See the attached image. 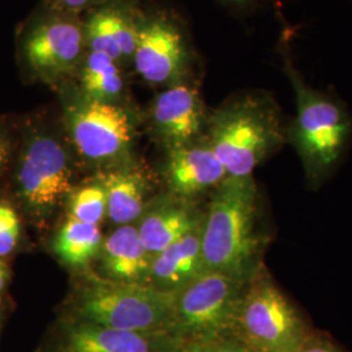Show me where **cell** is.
<instances>
[{"label":"cell","mask_w":352,"mask_h":352,"mask_svg":"<svg viewBox=\"0 0 352 352\" xmlns=\"http://www.w3.org/2000/svg\"><path fill=\"white\" fill-rule=\"evenodd\" d=\"M295 30L283 21L278 39L282 71L295 96V116L287 122V145L302 162L308 187L320 188L338 168L352 142V113L330 91L309 85L295 64Z\"/></svg>","instance_id":"6da1fadb"},{"label":"cell","mask_w":352,"mask_h":352,"mask_svg":"<svg viewBox=\"0 0 352 352\" xmlns=\"http://www.w3.org/2000/svg\"><path fill=\"white\" fill-rule=\"evenodd\" d=\"M253 176L226 180L210 195L202 219L205 270L250 279L264 265L270 235Z\"/></svg>","instance_id":"7a4b0ae2"},{"label":"cell","mask_w":352,"mask_h":352,"mask_svg":"<svg viewBox=\"0 0 352 352\" xmlns=\"http://www.w3.org/2000/svg\"><path fill=\"white\" fill-rule=\"evenodd\" d=\"M206 138L228 176L247 177L287 145V120L270 91L244 90L209 113Z\"/></svg>","instance_id":"3957f363"},{"label":"cell","mask_w":352,"mask_h":352,"mask_svg":"<svg viewBox=\"0 0 352 352\" xmlns=\"http://www.w3.org/2000/svg\"><path fill=\"white\" fill-rule=\"evenodd\" d=\"M175 292L149 283L93 279L78 291L68 318L128 331L171 333Z\"/></svg>","instance_id":"277c9868"},{"label":"cell","mask_w":352,"mask_h":352,"mask_svg":"<svg viewBox=\"0 0 352 352\" xmlns=\"http://www.w3.org/2000/svg\"><path fill=\"white\" fill-rule=\"evenodd\" d=\"M312 327L261 265L240 296L231 336L253 352H296Z\"/></svg>","instance_id":"5b68a950"},{"label":"cell","mask_w":352,"mask_h":352,"mask_svg":"<svg viewBox=\"0 0 352 352\" xmlns=\"http://www.w3.org/2000/svg\"><path fill=\"white\" fill-rule=\"evenodd\" d=\"M58 93L63 101L64 132L76 154L111 168L124 166L136 135L132 111L122 104L88 100L72 82Z\"/></svg>","instance_id":"8992f818"},{"label":"cell","mask_w":352,"mask_h":352,"mask_svg":"<svg viewBox=\"0 0 352 352\" xmlns=\"http://www.w3.org/2000/svg\"><path fill=\"white\" fill-rule=\"evenodd\" d=\"M201 60L186 24L170 12L140 14L132 71L151 87L200 82Z\"/></svg>","instance_id":"52a82bcc"},{"label":"cell","mask_w":352,"mask_h":352,"mask_svg":"<svg viewBox=\"0 0 352 352\" xmlns=\"http://www.w3.org/2000/svg\"><path fill=\"white\" fill-rule=\"evenodd\" d=\"M247 280L205 270L176 291L171 334L184 344H205L231 334Z\"/></svg>","instance_id":"ba28073f"},{"label":"cell","mask_w":352,"mask_h":352,"mask_svg":"<svg viewBox=\"0 0 352 352\" xmlns=\"http://www.w3.org/2000/svg\"><path fill=\"white\" fill-rule=\"evenodd\" d=\"M87 47L82 16L45 4L21 43L30 75L56 91L74 81Z\"/></svg>","instance_id":"9c48e42d"},{"label":"cell","mask_w":352,"mask_h":352,"mask_svg":"<svg viewBox=\"0 0 352 352\" xmlns=\"http://www.w3.org/2000/svg\"><path fill=\"white\" fill-rule=\"evenodd\" d=\"M65 136L37 129L26 140L17 182L24 201L37 212L59 206L74 188V149Z\"/></svg>","instance_id":"30bf717a"},{"label":"cell","mask_w":352,"mask_h":352,"mask_svg":"<svg viewBox=\"0 0 352 352\" xmlns=\"http://www.w3.org/2000/svg\"><path fill=\"white\" fill-rule=\"evenodd\" d=\"M209 113L200 82H183L162 89L151 103L149 122L154 136L170 149L204 138Z\"/></svg>","instance_id":"8fae6325"},{"label":"cell","mask_w":352,"mask_h":352,"mask_svg":"<svg viewBox=\"0 0 352 352\" xmlns=\"http://www.w3.org/2000/svg\"><path fill=\"white\" fill-rule=\"evenodd\" d=\"M183 346L167 331H128L68 318L58 334L56 352H179Z\"/></svg>","instance_id":"7c38bea8"},{"label":"cell","mask_w":352,"mask_h":352,"mask_svg":"<svg viewBox=\"0 0 352 352\" xmlns=\"http://www.w3.org/2000/svg\"><path fill=\"white\" fill-rule=\"evenodd\" d=\"M140 14L133 0H107L91 8L82 16L88 50L106 54L132 69Z\"/></svg>","instance_id":"4fadbf2b"},{"label":"cell","mask_w":352,"mask_h":352,"mask_svg":"<svg viewBox=\"0 0 352 352\" xmlns=\"http://www.w3.org/2000/svg\"><path fill=\"white\" fill-rule=\"evenodd\" d=\"M164 177L173 196L196 202L202 195L213 193L228 174L205 135L167 149Z\"/></svg>","instance_id":"5bb4252c"},{"label":"cell","mask_w":352,"mask_h":352,"mask_svg":"<svg viewBox=\"0 0 352 352\" xmlns=\"http://www.w3.org/2000/svg\"><path fill=\"white\" fill-rule=\"evenodd\" d=\"M201 228L202 222L153 257L149 285L162 291L176 292L205 272Z\"/></svg>","instance_id":"9a60e30c"},{"label":"cell","mask_w":352,"mask_h":352,"mask_svg":"<svg viewBox=\"0 0 352 352\" xmlns=\"http://www.w3.org/2000/svg\"><path fill=\"white\" fill-rule=\"evenodd\" d=\"M204 213L205 210H201L196 202L173 196L142 217L138 227L140 239L148 253L154 257L199 226Z\"/></svg>","instance_id":"2e32d148"},{"label":"cell","mask_w":352,"mask_h":352,"mask_svg":"<svg viewBox=\"0 0 352 352\" xmlns=\"http://www.w3.org/2000/svg\"><path fill=\"white\" fill-rule=\"evenodd\" d=\"M102 266L109 279L148 283L151 257L140 239L138 227L123 225L103 240Z\"/></svg>","instance_id":"e0dca14e"},{"label":"cell","mask_w":352,"mask_h":352,"mask_svg":"<svg viewBox=\"0 0 352 352\" xmlns=\"http://www.w3.org/2000/svg\"><path fill=\"white\" fill-rule=\"evenodd\" d=\"M128 71L109 55L87 50L72 84L88 100L126 106Z\"/></svg>","instance_id":"ac0fdd59"},{"label":"cell","mask_w":352,"mask_h":352,"mask_svg":"<svg viewBox=\"0 0 352 352\" xmlns=\"http://www.w3.org/2000/svg\"><path fill=\"white\" fill-rule=\"evenodd\" d=\"M106 192L107 214L116 225H131L145 210L146 182L139 170L119 166L102 176Z\"/></svg>","instance_id":"d6986e66"},{"label":"cell","mask_w":352,"mask_h":352,"mask_svg":"<svg viewBox=\"0 0 352 352\" xmlns=\"http://www.w3.org/2000/svg\"><path fill=\"white\" fill-rule=\"evenodd\" d=\"M101 228L69 218L54 241V251L69 266H84L101 251Z\"/></svg>","instance_id":"ffe728a7"},{"label":"cell","mask_w":352,"mask_h":352,"mask_svg":"<svg viewBox=\"0 0 352 352\" xmlns=\"http://www.w3.org/2000/svg\"><path fill=\"white\" fill-rule=\"evenodd\" d=\"M69 210L72 219L90 225H100L107 213L106 192L101 183L89 184L77 190L71 199Z\"/></svg>","instance_id":"44dd1931"},{"label":"cell","mask_w":352,"mask_h":352,"mask_svg":"<svg viewBox=\"0 0 352 352\" xmlns=\"http://www.w3.org/2000/svg\"><path fill=\"white\" fill-rule=\"evenodd\" d=\"M20 236V221L11 206L7 208L0 223V257L10 254L14 250Z\"/></svg>","instance_id":"7402d4cb"},{"label":"cell","mask_w":352,"mask_h":352,"mask_svg":"<svg viewBox=\"0 0 352 352\" xmlns=\"http://www.w3.org/2000/svg\"><path fill=\"white\" fill-rule=\"evenodd\" d=\"M296 352H342V350L327 334L312 329Z\"/></svg>","instance_id":"603a6c76"},{"label":"cell","mask_w":352,"mask_h":352,"mask_svg":"<svg viewBox=\"0 0 352 352\" xmlns=\"http://www.w3.org/2000/svg\"><path fill=\"white\" fill-rule=\"evenodd\" d=\"M199 347L200 352H253L231 334L205 344H199Z\"/></svg>","instance_id":"cb8c5ba5"},{"label":"cell","mask_w":352,"mask_h":352,"mask_svg":"<svg viewBox=\"0 0 352 352\" xmlns=\"http://www.w3.org/2000/svg\"><path fill=\"white\" fill-rule=\"evenodd\" d=\"M107 0H46V4L59 8L65 12L76 13L84 16L91 8L100 6Z\"/></svg>","instance_id":"d4e9b609"},{"label":"cell","mask_w":352,"mask_h":352,"mask_svg":"<svg viewBox=\"0 0 352 352\" xmlns=\"http://www.w3.org/2000/svg\"><path fill=\"white\" fill-rule=\"evenodd\" d=\"M222 6L235 12H248L251 10H256L267 0H218Z\"/></svg>","instance_id":"484cf974"},{"label":"cell","mask_w":352,"mask_h":352,"mask_svg":"<svg viewBox=\"0 0 352 352\" xmlns=\"http://www.w3.org/2000/svg\"><path fill=\"white\" fill-rule=\"evenodd\" d=\"M11 158V141L8 135L0 128V171L8 164Z\"/></svg>","instance_id":"4316f807"},{"label":"cell","mask_w":352,"mask_h":352,"mask_svg":"<svg viewBox=\"0 0 352 352\" xmlns=\"http://www.w3.org/2000/svg\"><path fill=\"white\" fill-rule=\"evenodd\" d=\"M4 282H6V267L0 260V291L4 287Z\"/></svg>","instance_id":"83f0119b"},{"label":"cell","mask_w":352,"mask_h":352,"mask_svg":"<svg viewBox=\"0 0 352 352\" xmlns=\"http://www.w3.org/2000/svg\"><path fill=\"white\" fill-rule=\"evenodd\" d=\"M7 208H8V205H0V223H1L3 218H4V214L7 212Z\"/></svg>","instance_id":"f1b7e54d"},{"label":"cell","mask_w":352,"mask_h":352,"mask_svg":"<svg viewBox=\"0 0 352 352\" xmlns=\"http://www.w3.org/2000/svg\"><path fill=\"white\" fill-rule=\"evenodd\" d=\"M182 349H183V347H182ZM182 349H180V351H182ZM180 351H179V352H180Z\"/></svg>","instance_id":"f546056e"}]
</instances>
